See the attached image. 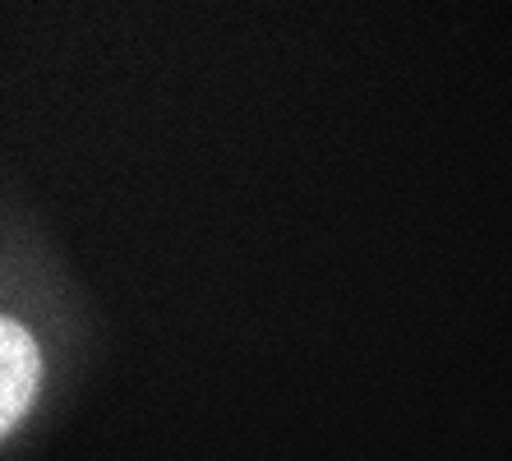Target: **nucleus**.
Listing matches in <instances>:
<instances>
[{"mask_svg": "<svg viewBox=\"0 0 512 461\" xmlns=\"http://www.w3.org/2000/svg\"><path fill=\"white\" fill-rule=\"evenodd\" d=\"M33 383H37L33 342L24 337L19 323H5V328H0V420H5V429H10L14 420H19V411L28 406Z\"/></svg>", "mask_w": 512, "mask_h": 461, "instance_id": "1", "label": "nucleus"}]
</instances>
